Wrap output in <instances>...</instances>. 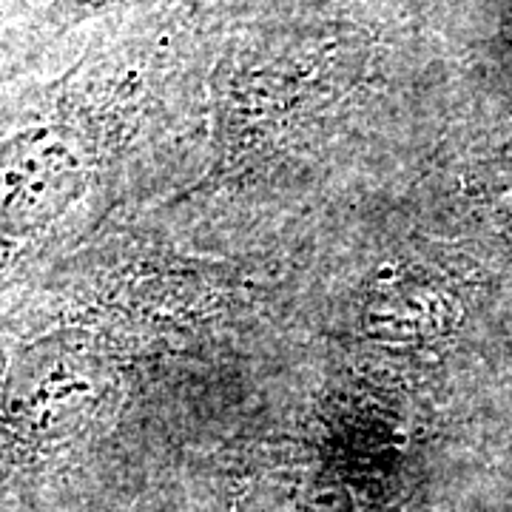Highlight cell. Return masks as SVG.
<instances>
[{"label":"cell","mask_w":512,"mask_h":512,"mask_svg":"<svg viewBox=\"0 0 512 512\" xmlns=\"http://www.w3.org/2000/svg\"><path fill=\"white\" fill-rule=\"evenodd\" d=\"M126 3H137V0H49L40 20L49 32H66L83 20L106 15L111 9L126 6Z\"/></svg>","instance_id":"2"},{"label":"cell","mask_w":512,"mask_h":512,"mask_svg":"<svg viewBox=\"0 0 512 512\" xmlns=\"http://www.w3.org/2000/svg\"><path fill=\"white\" fill-rule=\"evenodd\" d=\"M137 94L128 63L89 52L0 106V274L69 231L126 146Z\"/></svg>","instance_id":"1"}]
</instances>
